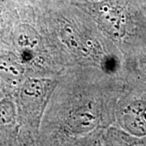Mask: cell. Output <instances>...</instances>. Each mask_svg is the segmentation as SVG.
<instances>
[{
	"label": "cell",
	"instance_id": "obj_1",
	"mask_svg": "<svg viewBox=\"0 0 146 146\" xmlns=\"http://www.w3.org/2000/svg\"><path fill=\"white\" fill-rule=\"evenodd\" d=\"M101 26L110 36L121 38L127 29V16L124 6L119 0H102L89 3Z\"/></svg>",
	"mask_w": 146,
	"mask_h": 146
},
{
	"label": "cell",
	"instance_id": "obj_2",
	"mask_svg": "<svg viewBox=\"0 0 146 146\" xmlns=\"http://www.w3.org/2000/svg\"><path fill=\"white\" fill-rule=\"evenodd\" d=\"M54 84L45 79H27L21 89V100L24 111L34 121H38Z\"/></svg>",
	"mask_w": 146,
	"mask_h": 146
},
{
	"label": "cell",
	"instance_id": "obj_3",
	"mask_svg": "<svg viewBox=\"0 0 146 146\" xmlns=\"http://www.w3.org/2000/svg\"><path fill=\"white\" fill-rule=\"evenodd\" d=\"M25 69L19 59L13 54L0 56V76L7 82L16 84L21 81Z\"/></svg>",
	"mask_w": 146,
	"mask_h": 146
},
{
	"label": "cell",
	"instance_id": "obj_4",
	"mask_svg": "<svg viewBox=\"0 0 146 146\" xmlns=\"http://www.w3.org/2000/svg\"><path fill=\"white\" fill-rule=\"evenodd\" d=\"M15 40L17 46L25 52L33 50L40 44V36L37 32L28 25L18 27L15 34Z\"/></svg>",
	"mask_w": 146,
	"mask_h": 146
},
{
	"label": "cell",
	"instance_id": "obj_5",
	"mask_svg": "<svg viewBox=\"0 0 146 146\" xmlns=\"http://www.w3.org/2000/svg\"><path fill=\"white\" fill-rule=\"evenodd\" d=\"M60 34L63 42L72 50L83 54L87 52L86 47L84 46L82 41L80 40L81 38L77 34L76 31L72 27V25H63L60 30Z\"/></svg>",
	"mask_w": 146,
	"mask_h": 146
},
{
	"label": "cell",
	"instance_id": "obj_6",
	"mask_svg": "<svg viewBox=\"0 0 146 146\" xmlns=\"http://www.w3.org/2000/svg\"><path fill=\"white\" fill-rule=\"evenodd\" d=\"M72 117V124L75 127L78 128L80 127V129H84L86 127H90V124L93 123L94 117V114H92L89 110L81 109L76 110Z\"/></svg>",
	"mask_w": 146,
	"mask_h": 146
},
{
	"label": "cell",
	"instance_id": "obj_7",
	"mask_svg": "<svg viewBox=\"0 0 146 146\" xmlns=\"http://www.w3.org/2000/svg\"><path fill=\"white\" fill-rule=\"evenodd\" d=\"M16 115L14 104L7 100L0 102V125L11 123Z\"/></svg>",
	"mask_w": 146,
	"mask_h": 146
}]
</instances>
